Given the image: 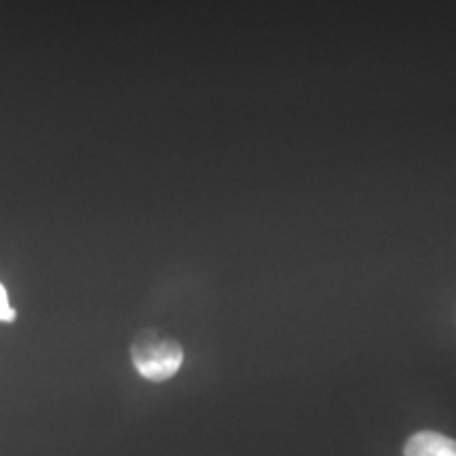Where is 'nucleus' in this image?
Masks as SVG:
<instances>
[{
  "label": "nucleus",
  "mask_w": 456,
  "mask_h": 456,
  "mask_svg": "<svg viewBox=\"0 0 456 456\" xmlns=\"http://www.w3.org/2000/svg\"><path fill=\"white\" fill-rule=\"evenodd\" d=\"M131 362L146 380L163 383L178 374L184 362V351L174 338H165L157 332H144L131 345Z\"/></svg>",
  "instance_id": "f257e3e1"
},
{
  "label": "nucleus",
  "mask_w": 456,
  "mask_h": 456,
  "mask_svg": "<svg viewBox=\"0 0 456 456\" xmlns=\"http://www.w3.org/2000/svg\"><path fill=\"white\" fill-rule=\"evenodd\" d=\"M406 456H456V440L436 431H420L403 448Z\"/></svg>",
  "instance_id": "f03ea898"
},
{
  "label": "nucleus",
  "mask_w": 456,
  "mask_h": 456,
  "mask_svg": "<svg viewBox=\"0 0 456 456\" xmlns=\"http://www.w3.org/2000/svg\"><path fill=\"white\" fill-rule=\"evenodd\" d=\"M15 319H17V311L13 309V306L9 305L7 288H4V285L0 283V322L13 323Z\"/></svg>",
  "instance_id": "7ed1b4c3"
}]
</instances>
